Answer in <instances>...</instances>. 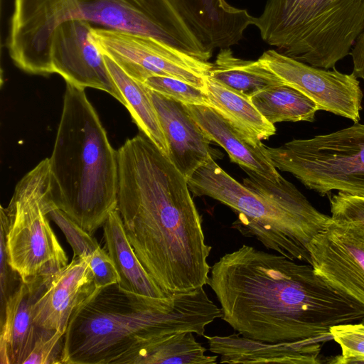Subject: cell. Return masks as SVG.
Instances as JSON below:
<instances>
[{"instance_id": "obj_8", "label": "cell", "mask_w": 364, "mask_h": 364, "mask_svg": "<svg viewBox=\"0 0 364 364\" xmlns=\"http://www.w3.org/2000/svg\"><path fill=\"white\" fill-rule=\"evenodd\" d=\"M55 208L46 158L17 183L8 206H1L9 263L24 282L50 281L68 264L47 218Z\"/></svg>"}, {"instance_id": "obj_19", "label": "cell", "mask_w": 364, "mask_h": 364, "mask_svg": "<svg viewBox=\"0 0 364 364\" xmlns=\"http://www.w3.org/2000/svg\"><path fill=\"white\" fill-rule=\"evenodd\" d=\"M188 112L208 137L222 146L232 162L266 178L278 182L282 177L265 156L262 142L255 144L235 129L210 106L186 105Z\"/></svg>"}, {"instance_id": "obj_4", "label": "cell", "mask_w": 364, "mask_h": 364, "mask_svg": "<svg viewBox=\"0 0 364 364\" xmlns=\"http://www.w3.org/2000/svg\"><path fill=\"white\" fill-rule=\"evenodd\" d=\"M66 83L49 159L55 206L92 234L117 208V151L85 89Z\"/></svg>"}, {"instance_id": "obj_1", "label": "cell", "mask_w": 364, "mask_h": 364, "mask_svg": "<svg viewBox=\"0 0 364 364\" xmlns=\"http://www.w3.org/2000/svg\"><path fill=\"white\" fill-rule=\"evenodd\" d=\"M207 284L221 318L240 335L267 343L333 340L331 327L364 319V305L309 264L246 245L211 267Z\"/></svg>"}, {"instance_id": "obj_24", "label": "cell", "mask_w": 364, "mask_h": 364, "mask_svg": "<svg viewBox=\"0 0 364 364\" xmlns=\"http://www.w3.org/2000/svg\"><path fill=\"white\" fill-rule=\"evenodd\" d=\"M209 77L249 98L263 90L284 84L258 60L237 58L230 48L220 49Z\"/></svg>"}, {"instance_id": "obj_14", "label": "cell", "mask_w": 364, "mask_h": 364, "mask_svg": "<svg viewBox=\"0 0 364 364\" xmlns=\"http://www.w3.org/2000/svg\"><path fill=\"white\" fill-rule=\"evenodd\" d=\"M92 28L88 21L71 20L55 29L50 46L54 73L76 87L105 91L123 105L104 55L92 41Z\"/></svg>"}, {"instance_id": "obj_16", "label": "cell", "mask_w": 364, "mask_h": 364, "mask_svg": "<svg viewBox=\"0 0 364 364\" xmlns=\"http://www.w3.org/2000/svg\"><path fill=\"white\" fill-rule=\"evenodd\" d=\"M151 94L167 141L168 157L188 180L199 166L213 157L211 139L185 104L151 90Z\"/></svg>"}, {"instance_id": "obj_29", "label": "cell", "mask_w": 364, "mask_h": 364, "mask_svg": "<svg viewBox=\"0 0 364 364\" xmlns=\"http://www.w3.org/2000/svg\"><path fill=\"white\" fill-rule=\"evenodd\" d=\"M65 333L39 329L34 346L23 364H63Z\"/></svg>"}, {"instance_id": "obj_25", "label": "cell", "mask_w": 364, "mask_h": 364, "mask_svg": "<svg viewBox=\"0 0 364 364\" xmlns=\"http://www.w3.org/2000/svg\"><path fill=\"white\" fill-rule=\"evenodd\" d=\"M251 102L270 123L306 121L313 122L318 106L298 90L285 84L263 90Z\"/></svg>"}, {"instance_id": "obj_13", "label": "cell", "mask_w": 364, "mask_h": 364, "mask_svg": "<svg viewBox=\"0 0 364 364\" xmlns=\"http://www.w3.org/2000/svg\"><path fill=\"white\" fill-rule=\"evenodd\" d=\"M309 250L316 272L364 305V232L331 218Z\"/></svg>"}, {"instance_id": "obj_22", "label": "cell", "mask_w": 364, "mask_h": 364, "mask_svg": "<svg viewBox=\"0 0 364 364\" xmlns=\"http://www.w3.org/2000/svg\"><path fill=\"white\" fill-rule=\"evenodd\" d=\"M108 71L123 97L127 107L140 132L145 134L164 154L168 146L159 115L152 100L151 90L129 76L113 60L104 55Z\"/></svg>"}, {"instance_id": "obj_12", "label": "cell", "mask_w": 364, "mask_h": 364, "mask_svg": "<svg viewBox=\"0 0 364 364\" xmlns=\"http://www.w3.org/2000/svg\"><path fill=\"white\" fill-rule=\"evenodd\" d=\"M258 60L284 84L315 102L320 110L350 119L355 123L360 121L363 94L353 73L313 67L274 49L264 51Z\"/></svg>"}, {"instance_id": "obj_27", "label": "cell", "mask_w": 364, "mask_h": 364, "mask_svg": "<svg viewBox=\"0 0 364 364\" xmlns=\"http://www.w3.org/2000/svg\"><path fill=\"white\" fill-rule=\"evenodd\" d=\"M150 90L185 105L210 106L205 90L168 76L152 75L144 82Z\"/></svg>"}, {"instance_id": "obj_17", "label": "cell", "mask_w": 364, "mask_h": 364, "mask_svg": "<svg viewBox=\"0 0 364 364\" xmlns=\"http://www.w3.org/2000/svg\"><path fill=\"white\" fill-rule=\"evenodd\" d=\"M209 336V350L220 356V363L318 364L323 360L320 352L324 343L318 339L294 342L267 343L240 336Z\"/></svg>"}, {"instance_id": "obj_7", "label": "cell", "mask_w": 364, "mask_h": 364, "mask_svg": "<svg viewBox=\"0 0 364 364\" xmlns=\"http://www.w3.org/2000/svg\"><path fill=\"white\" fill-rule=\"evenodd\" d=\"M253 26L281 53L333 69L364 28V0H268Z\"/></svg>"}, {"instance_id": "obj_21", "label": "cell", "mask_w": 364, "mask_h": 364, "mask_svg": "<svg viewBox=\"0 0 364 364\" xmlns=\"http://www.w3.org/2000/svg\"><path fill=\"white\" fill-rule=\"evenodd\" d=\"M206 92L210 107L215 109L235 129L255 144H260L276 133L274 125L268 122L252 104L250 99L209 76Z\"/></svg>"}, {"instance_id": "obj_20", "label": "cell", "mask_w": 364, "mask_h": 364, "mask_svg": "<svg viewBox=\"0 0 364 364\" xmlns=\"http://www.w3.org/2000/svg\"><path fill=\"white\" fill-rule=\"evenodd\" d=\"M103 230L105 248L117 270L119 286L138 295L156 298L170 296L157 286L140 262L117 208L109 214Z\"/></svg>"}, {"instance_id": "obj_15", "label": "cell", "mask_w": 364, "mask_h": 364, "mask_svg": "<svg viewBox=\"0 0 364 364\" xmlns=\"http://www.w3.org/2000/svg\"><path fill=\"white\" fill-rule=\"evenodd\" d=\"M95 289L87 259L73 257L66 267L53 277L35 302L34 323L38 329L65 333L73 313Z\"/></svg>"}, {"instance_id": "obj_33", "label": "cell", "mask_w": 364, "mask_h": 364, "mask_svg": "<svg viewBox=\"0 0 364 364\" xmlns=\"http://www.w3.org/2000/svg\"><path fill=\"white\" fill-rule=\"evenodd\" d=\"M361 321L364 322V319L363 321Z\"/></svg>"}, {"instance_id": "obj_2", "label": "cell", "mask_w": 364, "mask_h": 364, "mask_svg": "<svg viewBox=\"0 0 364 364\" xmlns=\"http://www.w3.org/2000/svg\"><path fill=\"white\" fill-rule=\"evenodd\" d=\"M117 209L140 262L168 295L207 284L211 247L188 180L145 134L117 150Z\"/></svg>"}, {"instance_id": "obj_32", "label": "cell", "mask_w": 364, "mask_h": 364, "mask_svg": "<svg viewBox=\"0 0 364 364\" xmlns=\"http://www.w3.org/2000/svg\"><path fill=\"white\" fill-rule=\"evenodd\" d=\"M350 55L352 57L353 74L364 81V28L354 44Z\"/></svg>"}, {"instance_id": "obj_6", "label": "cell", "mask_w": 364, "mask_h": 364, "mask_svg": "<svg viewBox=\"0 0 364 364\" xmlns=\"http://www.w3.org/2000/svg\"><path fill=\"white\" fill-rule=\"evenodd\" d=\"M71 20L149 36L182 49L166 31L161 0H14L8 47L15 65L32 75L54 73L52 38Z\"/></svg>"}, {"instance_id": "obj_26", "label": "cell", "mask_w": 364, "mask_h": 364, "mask_svg": "<svg viewBox=\"0 0 364 364\" xmlns=\"http://www.w3.org/2000/svg\"><path fill=\"white\" fill-rule=\"evenodd\" d=\"M346 323L330 328L333 340L341 348V354L327 358L326 363H364V322Z\"/></svg>"}, {"instance_id": "obj_30", "label": "cell", "mask_w": 364, "mask_h": 364, "mask_svg": "<svg viewBox=\"0 0 364 364\" xmlns=\"http://www.w3.org/2000/svg\"><path fill=\"white\" fill-rule=\"evenodd\" d=\"M331 218L364 232V196L338 191L329 197Z\"/></svg>"}, {"instance_id": "obj_9", "label": "cell", "mask_w": 364, "mask_h": 364, "mask_svg": "<svg viewBox=\"0 0 364 364\" xmlns=\"http://www.w3.org/2000/svg\"><path fill=\"white\" fill-rule=\"evenodd\" d=\"M262 150L276 168L291 173L321 196L333 190L364 196V124L355 122L279 147L262 144Z\"/></svg>"}, {"instance_id": "obj_3", "label": "cell", "mask_w": 364, "mask_h": 364, "mask_svg": "<svg viewBox=\"0 0 364 364\" xmlns=\"http://www.w3.org/2000/svg\"><path fill=\"white\" fill-rule=\"evenodd\" d=\"M221 317L203 287L165 298L130 293L117 283L95 288L69 321L63 364L119 363L149 340L184 331L204 336Z\"/></svg>"}, {"instance_id": "obj_28", "label": "cell", "mask_w": 364, "mask_h": 364, "mask_svg": "<svg viewBox=\"0 0 364 364\" xmlns=\"http://www.w3.org/2000/svg\"><path fill=\"white\" fill-rule=\"evenodd\" d=\"M48 215L65 236L73 251V257L92 259L101 249L97 240L73 221L63 210L55 208Z\"/></svg>"}, {"instance_id": "obj_10", "label": "cell", "mask_w": 364, "mask_h": 364, "mask_svg": "<svg viewBox=\"0 0 364 364\" xmlns=\"http://www.w3.org/2000/svg\"><path fill=\"white\" fill-rule=\"evenodd\" d=\"M91 35L101 53L134 80L144 82L152 75L168 76L206 90L209 61L149 36L95 27Z\"/></svg>"}, {"instance_id": "obj_5", "label": "cell", "mask_w": 364, "mask_h": 364, "mask_svg": "<svg viewBox=\"0 0 364 364\" xmlns=\"http://www.w3.org/2000/svg\"><path fill=\"white\" fill-rule=\"evenodd\" d=\"M240 183L210 158L188 179L195 196H208L237 213L232 228L267 250L311 264L309 247L331 217L316 210L290 182H273L247 168Z\"/></svg>"}, {"instance_id": "obj_11", "label": "cell", "mask_w": 364, "mask_h": 364, "mask_svg": "<svg viewBox=\"0 0 364 364\" xmlns=\"http://www.w3.org/2000/svg\"><path fill=\"white\" fill-rule=\"evenodd\" d=\"M169 35L183 50L205 61L215 49L230 48L253 25L246 9L225 0H161Z\"/></svg>"}, {"instance_id": "obj_31", "label": "cell", "mask_w": 364, "mask_h": 364, "mask_svg": "<svg viewBox=\"0 0 364 364\" xmlns=\"http://www.w3.org/2000/svg\"><path fill=\"white\" fill-rule=\"evenodd\" d=\"M0 241V296L1 310L9 296L20 284L21 278L9 263L6 231L1 226Z\"/></svg>"}, {"instance_id": "obj_23", "label": "cell", "mask_w": 364, "mask_h": 364, "mask_svg": "<svg viewBox=\"0 0 364 364\" xmlns=\"http://www.w3.org/2000/svg\"><path fill=\"white\" fill-rule=\"evenodd\" d=\"M206 350L193 332L184 331L145 341L128 353L119 363H216L218 355H205Z\"/></svg>"}, {"instance_id": "obj_18", "label": "cell", "mask_w": 364, "mask_h": 364, "mask_svg": "<svg viewBox=\"0 0 364 364\" xmlns=\"http://www.w3.org/2000/svg\"><path fill=\"white\" fill-rule=\"evenodd\" d=\"M50 281L21 279L1 310L0 363L23 364L39 329L33 321V306Z\"/></svg>"}]
</instances>
